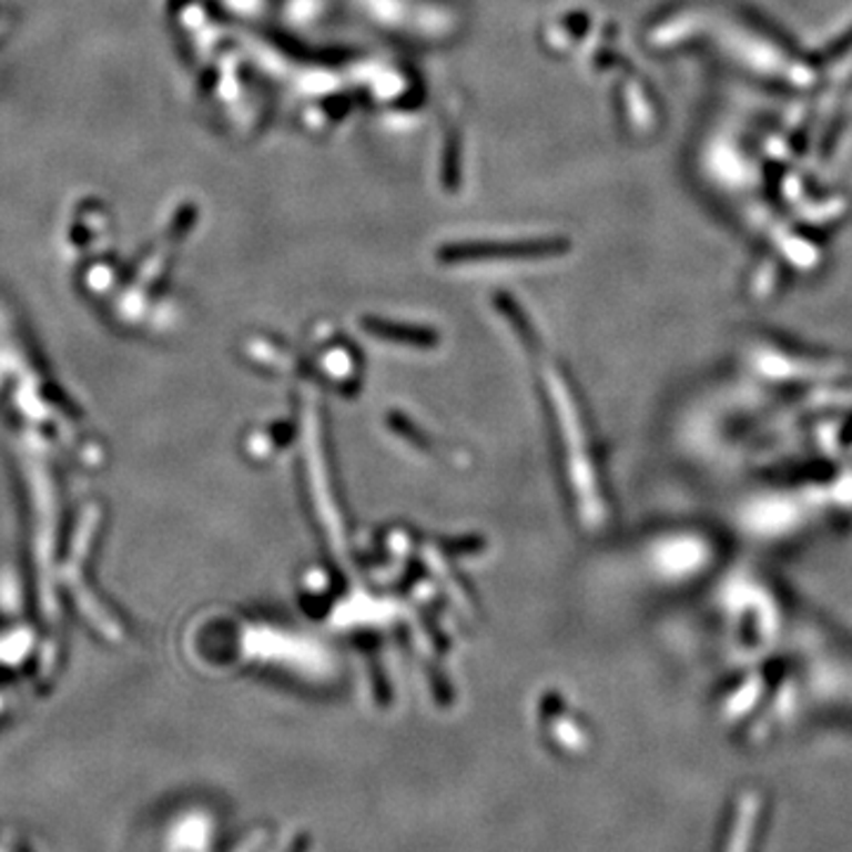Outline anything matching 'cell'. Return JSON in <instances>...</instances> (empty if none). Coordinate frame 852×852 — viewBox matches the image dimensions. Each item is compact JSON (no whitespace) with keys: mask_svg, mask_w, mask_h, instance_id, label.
<instances>
[{"mask_svg":"<svg viewBox=\"0 0 852 852\" xmlns=\"http://www.w3.org/2000/svg\"><path fill=\"white\" fill-rule=\"evenodd\" d=\"M566 240H526V242H474L450 244L438 254L440 261H484V258H542L564 254Z\"/></svg>","mask_w":852,"mask_h":852,"instance_id":"6da1fadb","label":"cell"},{"mask_svg":"<svg viewBox=\"0 0 852 852\" xmlns=\"http://www.w3.org/2000/svg\"><path fill=\"white\" fill-rule=\"evenodd\" d=\"M367 327L375 334L390 336V339H405L407 344H432L429 339H434L429 332L410 329V327H396V325H386V323H367Z\"/></svg>","mask_w":852,"mask_h":852,"instance_id":"7a4b0ae2","label":"cell"}]
</instances>
